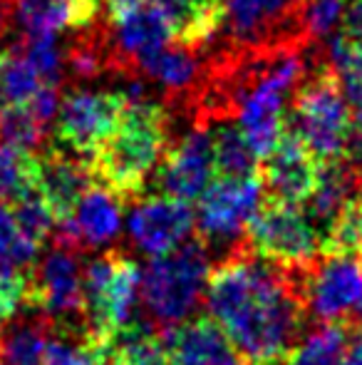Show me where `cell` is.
I'll return each instance as SVG.
<instances>
[{
	"label": "cell",
	"mask_w": 362,
	"mask_h": 365,
	"mask_svg": "<svg viewBox=\"0 0 362 365\" xmlns=\"http://www.w3.org/2000/svg\"><path fill=\"white\" fill-rule=\"evenodd\" d=\"M208 318L248 365H280L303 331V298L285 269L233 251L206 284Z\"/></svg>",
	"instance_id": "obj_1"
},
{
	"label": "cell",
	"mask_w": 362,
	"mask_h": 365,
	"mask_svg": "<svg viewBox=\"0 0 362 365\" xmlns=\"http://www.w3.org/2000/svg\"><path fill=\"white\" fill-rule=\"evenodd\" d=\"M169 147V117L164 105L142 97L134 87L127 92V107L117 130L87 159L92 179L122 202H134L159 167Z\"/></svg>",
	"instance_id": "obj_2"
},
{
	"label": "cell",
	"mask_w": 362,
	"mask_h": 365,
	"mask_svg": "<svg viewBox=\"0 0 362 365\" xmlns=\"http://www.w3.org/2000/svg\"><path fill=\"white\" fill-rule=\"evenodd\" d=\"M208 274L211 256L198 236L164 256H151L139 281V298L149 323L174 328L188 321L206 293Z\"/></svg>",
	"instance_id": "obj_3"
},
{
	"label": "cell",
	"mask_w": 362,
	"mask_h": 365,
	"mask_svg": "<svg viewBox=\"0 0 362 365\" xmlns=\"http://www.w3.org/2000/svg\"><path fill=\"white\" fill-rule=\"evenodd\" d=\"M285 132L300 140V145L323 164L348 157L353 120L330 70L300 85L293 95V107L285 115Z\"/></svg>",
	"instance_id": "obj_4"
},
{
	"label": "cell",
	"mask_w": 362,
	"mask_h": 365,
	"mask_svg": "<svg viewBox=\"0 0 362 365\" xmlns=\"http://www.w3.org/2000/svg\"><path fill=\"white\" fill-rule=\"evenodd\" d=\"M139 266L119 251H107L85 266V338L102 358L115 333L132 321L139 301Z\"/></svg>",
	"instance_id": "obj_5"
},
{
	"label": "cell",
	"mask_w": 362,
	"mask_h": 365,
	"mask_svg": "<svg viewBox=\"0 0 362 365\" xmlns=\"http://www.w3.org/2000/svg\"><path fill=\"white\" fill-rule=\"evenodd\" d=\"M303 75V60L295 53H280L271 65L236 87V125L256 152L266 157L285 135V102Z\"/></svg>",
	"instance_id": "obj_6"
},
{
	"label": "cell",
	"mask_w": 362,
	"mask_h": 365,
	"mask_svg": "<svg viewBox=\"0 0 362 365\" xmlns=\"http://www.w3.org/2000/svg\"><path fill=\"white\" fill-rule=\"evenodd\" d=\"M251 254L280 269H305L323 251V236L298 204L266 202L248 221Z\"/></svg>",
	"instance_id": "obj_7"
},
{
	"label": "cell",
	"mask_w": 362,
	"mask_h": 365,
	"mask_svg": "<svg viewBox=\"0 0 362 365\" xmlns=\"http://www.w3.org/2000/svg\"><path fill=\"white\" fill-rule=\"evenodd\" d=\"M85 266L78 251L58 246L28 274V311L43 313L60 333H82Z\"/></svg>",
	"instance_id": "obj_8"
},
{
	"label": "cell",
	"mask_w": 362,
	"mask_h": 365,
	"mask_svg": "<svg viewBox=\"0 0 362 365\" xmlns=\"http://www.w3.org/2000/svg\"><path fill=\"white\" fill-rule=\"evenodd\" d=\"M263 204L261 174L253 177H213L206 192L198 197L196 226L198 239L208 251L233 249L241 239H246L248 221Z\"/></svg>",
	"instance_id": "obj_9"
},
{
	"label": "cell",
	"mask_w": 362,
	"mask_h": 365,
	"mask_svg": "<svg viewBox=\"0 0 362 365\" xmlns=\"http://www.w3.org/2000/svg\"><path fill=\"white\" fill-rule=\"evenodd\" d=\"M124 107L127 92H68L55 112V142L75 157L90 159L117 130Z\"/></svg>",
	"instance_id": "obj_10"
},
{
	"label": "cell",
	"mask_w": 362,
	"mask_h": 365,
	"mask_svg": "<svg viewBox=\"0 0 362 365\" xmlns=\"http://www.w3.org/2000/svg\"><path fill=\"white\" fill-rule=\"evenodd\" d=\"M303 308L318 323H343L362 303V259L358 254H328L300 286Z\"/></svg>",
	"instance_id": "obj_11"
},
{
	"label": "cell",
	"mask_w": 362,
	"mask_h": 365,
	"mask_svg": "<svg viewBox=\"0 0 362 365\" xmlns=\"http://www.w3.org/2000/svg\"><path fill=\"white\" fill-rule=\"evenodd\" d=\"M213 177L216 169H213L211 132L203 122H198L181 140L166 147L159 167L154 169L156 192L188 204L198 202Z\"/></svg>",
	"instance_id": "obj_12"
},
{
	"label": "cell",
	"mask_w": 362,
	"mask_h": 365,
	"mask_svg": "<svg viewBox=\"0 0 362 365\" xmlns=\"http://www.w3.org/2000/svg\"><path fill=\"white\" fill-rule=\"evenodd\" d=\"M193 224L196 217L191 212V204L156 192L134 199V207L127 219V234L134 249L151 259L169 254L191 239Z\"/></svg>",
	"instance_id": "obj_13"
},
{
	"label": "cell",
	"mask_w": 362,
	"mask_h": 365,
	"mask_svg": "<svg viewBox=\"0 0 362 365\" xmlns=\"http://www.w3.org/2000/svg\"><path fill=\"white\" fill-rule=\"evenodd\" d=\"M122 231V199L92 182L73 214L55 224V244L70 251H92L112 244Z\"/></svg>",
	"instance_id": "obj_14"
},
{
	"label": "cell",
	"mask_w": 362,
	"mask_h": 365,
	"mask_svg": "<svg viewBox=\"0 0 362 365\" xmlns=\"http://www.w3.org/2000/svg\"><path fill=\"white\" fill-rule=\"evenodd\" d=\"M318 172V159L300 145V140L285 132L278 145L263 157V167L258 174H261L263 192L271 194L273 202L303 204L313 194Z\"/></svg>",
	"instance_id": "obj_15"
},
{
	"label": "cell",
	"mask_w": 362,
	"mask_h": 365,
	"mask_svg": "<svg viewBox=\"0 0 362 365\" xmlns=\"http://www.w3.org/2000/svg\"><path fill=\"white\" fill-rule=\"evenodd\" d=\"M38 192L48 204L55 224H60L73 214L78 199L95 182L90 164L60 147H48L43 154H38Z\"/></svg>",
	"instance_id": "obj_16"
},
{
	"label": "cell",
	"mask_w": 362,
	"mask_h": 365,
	"mask_svg": "<svg viewBox=\"0 0 362 365\" xmlns=\"http://www.w3.org/2000/svg\"><path fill=\"white\" fill-rule=\"evenodd\" d=\"M164 333L169 365H248L208 316L164 328Z\"/></svg>",
	"instance_id": "obj_17"
},
{
	"label": "cell",
	"mask_w": 362,
	"mask_h": 365,
	"mask_svg": "<svg viewBox=\"0 0 362 365\" xmlns=\"http://www.w3.org/2000/svg\"><path fill=\"white\" fill-rule=\"evenodd\" d=\"M330 73L335 75L348 102L350 120H353V140H350L348 157L353 162H362V43L348 38V35H335L328 48Z\"/></svg>",
	"instance_id": "obj_18"
},
{
	"label": "cell",
	"mask_w": 362,
	"mask_h": 365,
	"mask_svg": "<svg viewBox=\"0 0 362 365\" xmlns=\"http://www.w3.org/2000/svg\"><path fill=\"white\" fill-rule=\"evenodd\" d=\"M293 3L295 0H226L223 25L236 45H263L290 18Z\"/></svg>",
	"instance_id": "obj_19"
},
{
	"label": "cell",
	"mask_w": 362,
	"mask_h": 365,
	"mask_svg": "<svg viewBox=\"0 0 362 365\" xmlns=\"http://www.w3.org/2000/svg\"><path fill=\"white\" fill-rule=\"evenodd\" d=\"M355 197H358V174H355V167L340 162V159L338 162H325L318 172V182H315L313 194L305 202L308 204L305 214L315 224V229L320 231V236H325V231L333 226L338 214Z\"/></svg>",
	"instance_id": "obj_20"
},
{
	"label": "cell",
	"mask_w": 362,
	"mask_h": 365,
	"mask_svg": "<svg viewBox=\"0 0 362 365\" xmlns=\"http://www.w3.org/2000/svg\"><path fill=\"white\" fill-rule=\"evenodd\" d=\"M102 361L110 365H169L166 333L154 323L129 321L115 333Z\"/></svg>",
	"instance_id": "obj_21"
},
{
	"label": "cell",
	"mask_w": 362,
	"mask_h": 365,
	"mask_svg": "<svg viewBox=\"0 0 362 365\" xmlns=\"http://www.w3.org/2000/svg\"><path fill=\"white\" fill-rule=\"evenodd\" d=\"M33 316L20 323H8L0 336V363L3 365H40L50 341L58 328L43 316L30 311Z\"/></svg>",
	"instance_id": "obj_22"
},
{
	"label": "cell",
	"mask_w": 362,
	"mask_h": 365,
	"mask_svg": "<svg viewBox=\"0 0 362 365\" xmlns=\"http://www.w3.org/2000/svg\"><path fill=\"white\" fill-rule=\"evenodd\" d=\"M45 85L20 45H0V115L30 105Z\"/></svg>",
	"instance_id": "obj_23"
},
{
	"label": "cell",
	"mask_w": 362,
	"mask_h": 365,
	"mask_svg": "<svg viewBox=\"0 0 362 365\" xmlns=\"http://www.w3.org/2000/svg\"><path fill=\"white\" fill-rule=\"evenodd\" d=\"M208 132H211L216 177H253L258 174V157L236 122L228 117H211Z\"/></svg>",
	"instance_id": "obj_24"
},
{
	"label": "cell",
	"mask_w": 362,
	"mask_h": 365,
	"mask_svg": "<svg viewBox=\"0 0 362 365\" xmlns=\"http://www.w3.org/2000/svg\"><path fill=\"white\" fill-rule=\"evenodd\" d=\"M348 331L343 323H320L310 333L295 341L280 365H340Z\"/></svg>",
	"instance_id": "obj_25"
},
{
	"label": "cell",
	"mask_w": 362,
	"mask_h": 365,
	"mask_svg": "<svg viewBox=\"0 0 362 365\" xmlns=\"http://www.w3.org/2000/svg\"><path fill=\"white\" fill-rule=\"evenodd\" d=\"M40 159L30 149L0 142V204H13L38 189Z\"/></svg>",
	"instance_id": "obj_26"
},
{
	"label": "cell",
	"mask_w": 362,
	"mask_h": 365,
	"mask_svg": "<svg viewBox=\"0 0 362 365\" xmlns=\"http://www.w3.org/2000/svg\"><path fill=\"white\" fill-rule=\"evenodd\" d=\"M43 244L25 231L10 204H0V269L30 271Z\"/></svg>",
	"instance_id": "obj_27"
},
{
	"label": "cell",
	"mask_w": 362,
	"mask_h": 365,
	"mask_svg": "<svg viewBox=\"0 0 362 365\" xmlns=\"http://www.w3.org/2000/svg\"><path fill=\"white\" fill-rule=\"evenodd\" d=\"M15 18L25 35H55L73 28L75 0H13Z\"/></svg>",
	"instance_id": "obj_28"
},
{
	"label": "cell",
	"mask_w": 362,
	"mask_h": 365,
	"mask_svg": "<svg viewBox=\"0 0 362 365\" xmlns=\"http://www.w3.org/2000/svg\"><path fill=\"white\" fill-rule=\"evenodd\" d=\"M137 68L154 77L156 82H161L171 92H181L191 87L198 75V63L191 58V50L176 48V45H169V48L149 55Z\"/></svg>",
	"instance_id": "obj_29"
},
{
	"label": "cell",
	"mask_w": 362,
	"mask_h": 365,
	"mask_svg": "<svg viewBox=\"0 0 362 365\" xmlns=\"http://www.w3.org/2000/svg\"><path fill=\"white\" fill-rule=\"evenodd\" d=\"M362 249V197L353 199L323 236V251L328 254H358Z\"/></svg>",
	"instance_id": "obj_30"
},
{
	"label": "cell",
	"mask_w": 362,
	"mask_h": 365,
	"mask_svg": "<svg viewBox=\"0 0 362 365\" xmlns=\"http://www.w3.org/2000/svg\"><path fill=\"white\" fill-rule=\"evenodd\" d=\"M348 0H303L298 8V23L310 38H328L343 25Z\"/></svg>",
	"instance_id": "obj_31"
},
{
	"label": "cell",
	"mask_w": 362,
	"mask_h": 365,
	"mask_svg": "<svg viewBox=\"0 0 362 365\" xmlns=\"http://www.w3.org/2000/svg\"><path fill=\"white\" fill-rule=\"evenodd\" d=\"M102 353L82 333H55L40 365H100Z\"/></svg>",
	"instance_id": "obj_32"
},
{
	"label": "cell",
	"mask_w": 362,
	"mask_h": 365,
	"mask_svg": "<svg viewBox=\"0 0 362 365\" xmlns=\"http://www.w3.org/2000/svg\"><path fill=\"white\" fill-rule=\"evenodd\" d=\"M28 274L30 271L0 269V331L28 308Z\"/></svg>",
	"instance_id": "obj_33"
},
{
	"label": "cell",
	"mask_w": 362,
	"mask_h": 365,
	"mask_svg": "<svg viewBox=\"0 0 362 365\" xmlns=\"http://www.w3.org/2000/svg\"><path fill=\"white\" fill-rule=\"evenodd\" d=\"M343 28L348 38L362 43V0H348V10H345Z\"/></svg>",
	"instance_id": "obj_34"
},
{
	"label": "cell",
	"mask_w": 362,
	"mask_h": 365,
	"mask_svg": "<svg viewBox=\"0 0 362 365\" xmlns=\"http://www.w3.org/2000/svg\"><path fill=\"white\" fill-rule=\"evenodd\" d=\"M340 365H362V328H358V331L348 338L343 358H340Z\"/></svg>",
	"instance_id": "obj_35"
},
{
	"label": "cell",
	"mask_w": 362,
	"mask_h": 365,
	"mask_svg": "<svg viewBox=\"0 0 362 365\" xmlns=\"http://www.w3.org/2000/svg\"><path fill=\"white\" fill-rule=\"evenodd\" d=\"M13 0H0V35H3L5 25H8V15H10V8H13Z\"/></svg>",
	"instance_id": "obj_36"
},
{
	"label": "cell",
	"mask_w": 362,
	"mask_h": 365,
	"mask_svg": "<svg viewBox=\"0 0 362 365\" xmlns=\"http://www.w3.org/2000/svg\"><path fill=\"white\" fill-rule=\"evenodd\" d=\"M355 318H362V303H360V308H358V313H355Z\"/></svg>",
	"instance_id": "obj_37"
},
{
	"label": "cell",
	"mask_w": 362,
	"mask_h": 365,
	"mask_svg": "<svg viewBox=\"0 0 362 365\" xmlns=\"http://www.w3.org/2000/svg\"><path fill=\"white\" fill-rule=\"evenodd\" d=\"M95 3H105L107 5V0H95Z\"/></svg>",
	"instance_id": "obj_38"
},
{
	"label": "cell",
	"mask_w": 362,
	"mask_h": 365,
	"mask_svg": "<svg viewBox=\"0 0 362 365\" xmlns=\"http://www.w3.org/2000/svg\"><path fill=\"white\" fill-rule=\"evenodd\" d=\"M0 365H3V363H0Z\"/></svg>",
	"instance_id": "obj_39"
}]
</instances>
